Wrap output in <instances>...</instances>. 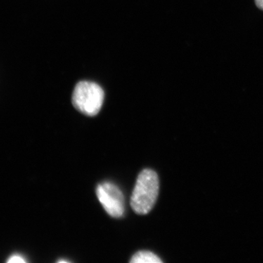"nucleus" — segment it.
<instances>
[{
	"instance_id": "obj_5",
	"label": "nucleus",
	"mask_w": 263,
	"mask_h": 263,
	"mask_svg": "<svg viewBox=\"0 0 263 263\" xmlns=\"http://www.w3.org/2000/svg\"><path fill=\"white\" fill-rule=\"evenodd\" d=\"M7 262L9 263H25L27 262V260L19 254H14V255L11 256Z\"/></svg>"
},
{
	"instance_id": "obj_2",
	"label": "nucleus",
	"mask_w": 263,
	"mask_h": 263,
	"mask_svg": "<svg viewBox=\"0 0 263 263\" xmlns=\"http://www.w3.org/2000/svg\"><path fill=\"white\" fill-rule=\"evenodd\" d=\"M105 98L103 88L91 81H83L76 84L72 92L74 108L88 117L98 115Z\"/></svg>"
},
{
	"instance_id": "obj_4",
	"label": "nucleus",
	"mask_w": 263,
	"mask_h": 263,
	"mask_svg": "<svg viewBox=\"0 0 263 263\" xmlns=\"http://www.w3.org/2000/svg\"><path fill=\"white\" fill-rule=\"evenodd\" d=\"M132 263H161L158 256L149 251H140L133 256L130 261Z\"/></svg>"
},
{
	"instance_id": "obj_6",
	"label": "nucleus",
	"mask_w": 263,
	"mask_h": 263,
	"mask_svg": "<svg viewBox=\"0 0 263 263\" xmlns=\"http://www.w3.org/2000/svg\"><path fill=\"white\" fill-rule=\"evenodd\" d=\"M255 3L259 8L263 10V0H255Z\"/></svg>"
},
{
	"instance_id": "obj_3",
	"label": "nucleus",
	"mask_w": 263,
	"mask_h": 263,
	"mask_svg": "<svg viewBox=\"0 0 263 263\" xmlns=\"http://www.w3.org/2000/svg\"><path fill=\"white\" fill-rule=\"evenodd\" d=\"M99 201L112 217L120 218L124 214L123 193L114 183L105 182L98 185L96 190Z\"/></svg>"
},
{
	"instance_id": "obj_1",
	"label": "nucleus",
	"mask_w": 263,
	"mask_h": 263,
	"mask_svg": "<svg viewBox=\"0 0 263 263\" xmlns=\"http://www.w3.org/2000/svg\"><path fill=\"white\" fill-rule=\"evenodd\" d=\"M160 182L157 173L145 169L138 175L132 194L130 205L136 214L145 215L155 206L159 195Z\"/></svg>"
}]
</instances>
